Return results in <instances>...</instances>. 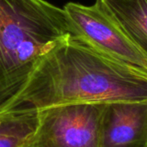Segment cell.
Listing matches in <instances>:
<instances>
[{
  "instance_id": "obj_8",
  "label": "cell",
  "mask_w": 147,
  "mask_h": 147,
  "mask_svg": "<svg viewBox=\"0 0 147 147\" xmlns=\"http://www.w3.org/2000/svg\"><path fill=\"white\" fill-rule=\"evenodd\" d=\"M0 109H1V103H0Z\"/></svg>"
},
{
  "instance_id": "obj_6",
  "label": "cell",
  "mask_w": 147,
  "mask_h": 147,
  "mask_svg": "<svg viewBox=\"0 0 147 147\" xmlns=\"http://www.w3.org/2000/svg\"><path fill=\"white\" fill-rule=\"evenodd\" d=\"M100 2L147 58V0H100Z\"/></svg>"
},
{
  "instance_id": "obj_3",
  "label": "cell",
  "mask_w": 147,
  "mask_h": 147,
  "mask_svg": "<svg viewBox=\"0 0 147 147\" xmlns=\"http://www.w3.org/2000/svg\"><path fill=\"white\" fill-rule=\"evenodd\" d=\"M63 9L71 35L147 77V58L127 37L100 0L90 6L69 2Z\"/></svg>"
},
{
  "instance_id": "obj_1",
  "label": "cell",
  "mask_w": 147,
  "mask_h": 147,
  "mask_svg": "<svg viewBox=\"0 0 147 147\" xmlns=\"http://www.w3.org/2000/svg\"><path fill=\"white\" fill-rule=\"evenodd\" d=\"M147 101V77L69 34L40 59L1 111Z\"/></svg>"
},
{
  "instance_id": "obj_2",
  "label": "cell",
  "mask_w": 147,
  "mask_h": 147,
  "mask_svg": "<svg viewBox=\"0 0 147 147\" xmlns=\"http://www.w3.org/2000/svg\"><path fill=\"white\" fill-rule=\"evenodd\" d=\"M69 34L63 8L47 0H0V111L43 54Z\"/></svg>"
},
{
  "instance_id": "obj_4",
  "label": "cell",
  "mask_w": 147,
  "mask_h": 147,
  "mask_svg": "<svg viewBox=\"0 0 147 147\" xmlns=\"http://www.w3.org/2000/svg\"><path fill=\"white\" fill-rule=\"evenodd\" d=\"M102 103H75L39 110L28 147H99Z\"/></svg>"
},
{
  "instance_id": "obj_5",
  "label": "cell",
  "mask_w": 147,
  "mask_h": 147,
  "mask_svg": "<svg viewBox=\"0 0 147 147\" xmlns=\"http://www.w3.org/2000/svg\"><path fill=\"white\" fill-rule=\"evenodd\" d=\"M99 147H147V101L105 103Z\"/></svg>"
},
{
  "instance_id": "obj_7",
  "label": "cell",
  "mask_w": 147,
  "mask_h": 147,
  "mask_svg": "<svg viewBox=\"0 0 147 147\" xmlns=\"http://www.w3.org/2000/svg\"><path fill=\"white\" fill-rule=\"evenodd\" d=\"M39 124V110L0 111V147H28Z\"/></svg>"
}]
</instances>
